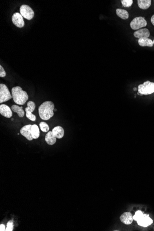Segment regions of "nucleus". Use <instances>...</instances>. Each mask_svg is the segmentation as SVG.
I'll list each match as a JSON object with an SVG mask.
<instances>
[{
    "label": "nucleus",
    "mask_w": 154,
    "mask_h": 231,
    "mask_svg": "<svg viewBox=\"0 0 154 231\" xmlns=\"http://www.w3.org/2000/svg\"><path fill=\"white\" fill-rule=\"evenodd\" d=\"M55 105L51 101H46L42 103L38 108V113L41 119L49 120L54 116Z\"/></svg>",
    "instance_id": "nucleus-1"
},
{
    "label": "nucleus",
    "mask_w": 154,
    "mask_h": 231,
    "mask_svg": "<svg viewBox=\"0 0 154 231\" xmlns=\"http://www.w3.org/2000/svg\"><path fill=\"white\" fill-rule=\"evenodd\" d=\"M12 96L13 101L18 105H24L29 98L26 91L22 90L20 86L13 87L12 89Z\"/></svg>",
    "instance_id": "nucleus-2"
},
{
    "label": "nucleus",
    "mask_w": 154,
    "mask_h": 231,
    "mask_svg": "<svg viewBox=\"0 0 154 231\" xmlns=\"http://www.w3.org/2000/svg\"><path fill=\"white\" fill-rule=\"evenodd\" d=\"M138 91L142 95H150L154 93V83L149 81L145 82L138 86Z\"/></svg>",
    "instance_id": "nucleus-3"
},
{
    "label": "nucleus",
    "mask_w": 154,
    "mask_h": 231,
    "mask_svg": "<svg viewBox=\"0 0 154 231\" xmlns=\"http://www.w3.org/2000/svg\"><path fill=\"white\" fill-rule=\"evenodd\" d=\"M147 25V21L144 17H136L130 23L131 28L134 30H138L142 27H145Z\"/></svg>",
    "instance_id": "nucleus-4"
},
{
    "label": "nucleus",
    "mask_w": 154,
    "mask_h": 231,
    "mask_svg": "<svg viewBox=\"0 0 154 231\" xmlns=\"http://www.w3.org/2000/svg\"><path fill=\"white\" fill-rule=\"evenodd\" d=\"M13 98L7 86L3 84H0V103L8 101Z\"/></svg>",
    "instance_id": "nucleus-5"
},
{
    "label": "nucleus",
    "mask_w": 154,
    "mask_h": 231,
    "mask_svg": "<svg viewBox=\"0 0 154 231\" xmlns=\"http://www.w3.org/2000/svg\"><path fill=\"white\" fill-rule=\"evenodd\" d=\"M20 14L23 17L28 20H31L33 18L34 12L30 6L27 5H21L20 8Z\"/></svg>",
    "instance_id": "nucleus-6"
},
{
    "label": "nucleus",
    "mask_w": 154,
    "mask_h": 231,
    "mask_svg": "<svg viewBox=\"0 0 154 231\" xmlns=\"http://www.w3.org/2000/svg\"><path fill=\"white\" fill-rule=\"evenodd\" d=\"M12 20L13 24L18 27L22 28L25 26L23 16L20 13L16 12L14 13L12 18Z\"/></svg>",
    "instance_id": "nucleus-7"
},
{
    "label": "nucleus",
    "mask_w": 154,
    "mask_h": 231,
    "mask_svg": "<svg viewBox=\"0 0 154 231\" xmlns=\"http://www.w3.org/2000/svg\"><path fill=\"white\" fill-rule=\"evenodd\" d=\"M31 125H27L23 126L20 130V133L25 137L29 141H31L33 139L31 134Z\"/></svg>",
    "instance_id": "nucleus-8"
},
{
    "label": "nucleus",
    "mask_w": 154,
    "mask_h": 231,
    "mask_svg": "<svg viewBox=\"0 0 154 231\" xmlns=\"http://www.w3.org/2000/svg\"><path fill=\"white\" fill-rule=\"evenodd\" d=\"M0 114L7 118L11 117L13 115L11 108L6 104L0 105Z\"/></svg>",
    "instance_id": "nucleus-9"
},
{
    "label": "nucleus",
    "mask_w": 154,
    "mask_h": 231,
    "mask_svg": "<svg viewBox=\"0 0 154 231\" xmlns=\"http://www.w3.org/2000/svg\"><path fill=\"white\" fill-rule=\"evenodd\" d=\"M134 36L136 38H148L150 36V32L147 28L140 29L134 32Z\"/></svg>",
    "instance_id": "nucleus-10"
},
{
    "label": "nucleus",
    "mask_w": 154,
    "mask_h": 231,
    "mask_svg": "<svg viewBox=\"0 0 154 231\" xmlns=\"http://www.w3.org/2000/svg\"><path fill=\"white\" fill-rule=\"evenodd\" d=\"M137 222L139 226L144 227H146L153 223L152 219L149 218L148 215L145 214L143 215V216Z\"/></svg>",
    "instance_id": "nucleus-11"
},
{
    "label": "nucleus",
    "mask_w": 154,
    "mask_h": 231,
    "mask_svg": "<svg viewBox=\"0 0 154 231\" xmlns=\"http://www.w3.org/2000/svg\"><path fill=\"white\" fill-rule=\"evenodd\" d=\"M120 221L126 225L131 224L133 221V217L131 213L125 212L120 217Z\"/></svg>",
    "instance_id": "nucleus-12"
},
{
    "label": "nucleus",
    "mask_w": 154,
    "mask_h": 231,
    "mask_svg": "<svg viewBox=\"0 0 154 231\" xmlns=\"http://www.w3.org/2000/svg\"><path fill=\"white\" fill-rule=\"evenodd\" d=\"M52 132L54 136L58 139L63 138L64 135V130L61 126H57L54 127Z\"/></svg>",
    "instance_id": "nucleus-13"
},
{
    "label": "nucleus",
    "mask_w": 154,
    "mask_h": 231,
    "mask_svg": "<svg viewBox=\"0 0 154 231\" xmlns=\"http://www.w3.org/2000/svg\"><path fill=\"white\" fill-rule=\"evenodd\" d=\"M45 141L48 145L55 144L56 141V137L53 134L52 131H49L45 136Z\"/></svg>",
    "instance_id": "nucleus-14"
},
{
    "label": "nucleus",
    "mask_w": 154,
    "mask_h": 231,
    "mask_svg": "<svg viewBox=\"0 0 154 231\" xmlns=\"http://www.w3.org/2000/svg\"><path fill=\"white\" fill-rule=\"evenodd\" d=\"M138 44L142 47H151L154 45L153 41L148 38H139L138 40Z\"/></svg>",
    "instance_id": "nucleus-15"
},
{
    "label": "nucleus",
    "mask_w": 154,
    "mask_h": 231,
    "mask_svg": "<svg viewBox=\"0 0 154 231\" xmlns=\"http://www.w3.org/2000/svg\"><path fill=\"white\" fill-rule=\"evenodd\" d=\"M138 5L140 9H147L151 6V0H138Z\"/></svg>",
    "instance_id": "nucleus-16"
},
{
    "label": "nucleus",
    "mask_w": 154,
    "mask_h": 231,
    "mask_svg": "<svg viewBox=\"0 0 154 231\" xmlns=\"http://www.w3.org/2000/svg\"><path fill=\"white\" fill-rule=\"evenodd\" d=\"M12 110L14 113H16L18 114V116L20 118L24 117L25 115V112L23 109V107H19L18 105H13L12 106Z\"/></svg>",
    "instance_id": "nucleus-17"
},
{
    "label": "nucleus",
    "mask_w": 154,
    "mask_h": 231,
    "mask_svg": "<svg viewBox=\"0 0 154 231\" xmlns=\"http://www.w3.org/2000/svg\"><path fill=\"white\" fill-rule=\"evenodd\" d=\"M116 13L118 16L124 20H126L129 18L128 12L126 10L120 9H116Z\"/></svg>",
    "instance_id": "nucleus-18"
},
{
    "label": "nucleus",
    "mask_w": 154,
    "mask_h": 231,
    "mask_svg": "<svg viewBox=\"0 0 154 231\" xmlns=\"http://www.w3.org/2000/svg\"><path fill=\"white\" fill-rule=\"evenodd\" d=\"M31 134L33 139H38L40 136L39 127L36 124H34L31 127Z\"/></svg>",
    "instance_id": "nucleus-19"
},
{
    "label": "nucleus",
    "mask_w": 154,
    "mask_h": 231,
    "mask_svg": "<svg viewBox=\"0 0 154 231\" xmlns=\"http://www.w3.org/2000/svg\"><path fill=\"white\" fill-rule=\"evenodd\" d=\"M36 108V104L33 101H29L27 103V107L25 108V111L27 113H32Z\"/></svg>",
    "instance_id": "nucleus-20"
},
{
    "label": "nucleus",
    "mask_w": 154,
    "mask_h": 231,
    "mask_svg": "<svg viewBox=\"0 0 154 231\" xmlns=\"http://www.w3.org/2000/svg\"><path fill=\"white\" fill-rule=\"evenodd\" d=\"M39 126H40V129H41L42 132L46 133V132H48V131H49V126H48V125L46 122H40V124H39Z\"/></svg>",
    "instance_id": "nucleus-21"
},
{
    "label": "nucleus",
    "mask_w": 154,
    "mask_h": 231,
    "mask_svg": "<svg viewBox=\"0 0 154 231\" xmlns=\"http://www.w3.org/2000/svg\"><path fill=\"white\" fill-rule=\"evenodd\" d=\"M121 2L123 7L129 8L133 4V1L132 0H121Z\"/></svg>",
    "instance_id": "nucleus-22"
},
{
    "label": "nucleus",
    "mask_w": 154,
    "mask_h": 231,
    "mask_svg": "<svg viewBox=\"0 0 154 231\" xmlns=\"http://www.w3.org/2000/svg\"><path fill=\"white\" fill-rule=\"evenodd\" d=\"M143 215H144V214L141 211H137L136 212L135 215L133 216V220L136 221H138L143 216Z\"/></svg>",
    "instance_id": "nucleus-23"
},
{
    "label": "nucleus",
    "mask_w": 154,
    "mask_h": 231,
    "mask_svg": "<svg viewBox=\"0 0 154 231\" xmlns=\"http://www.w3.org/2000/svg\"><path fill=\"white\" fill-rule=\"evenodd\" d=\"M26 116L28 119H30L32 121H35L36 120V116L33 115L32 113H27L26 112Z\"/></svg>",
    "instance_id": "nucleus-24"
},
{
    "label": "nucleus",
    "mask_w": 154,
    "mask_h": 231,
    "mask_svg": "<svg viewBox=\"0 0 154 231\" xmlns=\"http://www.w3.org/2000/svg\"><path fill=\"white\" fill-rule=\"evenodd\" d=\"M13 225L12 221H10L7 223V228H6V231H12L13 230Z\"/></svg>",
    "instance_id": "nucleus-25"
},
{
    "label": "nucleus",
    "mask_w": 154,
    "mask_h": 231,
    "mask_svg": "<svg viewBox=\"0 0 154 231\" xmlns=\"http://www.w3.org/2000/svg\"><path fill=\"white\" fill-rule=\"evenodd\" d=\"M6 73L4 68L1 65L0 66V77H4L6 76Z\"/></svg>",
    "instance_id": "nucleus-26"
},
{
    "label": "nucleus",
    "mask_w": 154,
    "mask_h": 231,
    "mask_svg": "<svg viewBox=\"0 0 154 231\" xmlns=\"http://www.w3.org/2000/svg\"><path fill=\"white\" fill-rule=\"evenodd\" d=\"M5 230H6V228H5V225L3 224H1L0 225V231H4Z\"/></svg>",
    "instance_id": "nucleus-27"
},
{
    "label": "nucleus",
    "mask_w": 154,
    "mask_h": 231,
    "mask_svg": "<svg viewBox=\"0 0 154 231\" xmlns=\"http://www.w3.org/2000/svg\"><path fill=\"white\" fill-rule=\"evenodd\" d=\"M150 21H151V23H152V25L154 26V14L153 15V16H152V17H151V20H150Z\"/></svg>",
    "instance_id": "nucleus-28"
},
{
    "label": "nucleus",
    "mask_w": 154,
    "mask_h": 231,
    "mask_svg": "<svg viewBox=\"0 0 154 231\" xmlns=\"http://www.w3.org/2000/svg\"><path fill=\"white\" fill-rule=\"evenodd\" d=\"M133 90H134V91H136L137 90V89L135 87V88H133Z\"/></svg>",
    "instance_id": "nucleus-29"
},
{
    "label": "nucleus",
    "mask_w": 154,
    "mask_h": 231,
    "mask_svg": "<svg viewBox=\"0 0 154 231\" xmlns=\"http://www.w3.org/2000/svg\"><path fill=\"white\" fill-rule=\"evenodd\" d=\"M54 110H55V111H57V109H56V108H55V109H54Z\"/></svg>",
    "instance_id": "nucleus-30"
},
{
    "label": "nucleus",
    "mask_w": 154,
    "mask_h": 231,
    "mask_svg": "<svg viewBox=\"0 0 154 231\" xmlns=\"http://www.w3.org/2000/svg\"><path fill=\"white\" fill-rule=\"evenodd\" d=\"M13 120V119H12V120Z\"/></svg>",
    "instance_id": "nucleus-31"
},
{
    "label": "nucleus",
    "mask_w": 154,
    "mask_h": 231,
    "mask_svg": "<svg viewBox=\"0 0 154 231\" xmlns=\"http://www.w3.org/2000/svg\"><path fill=\"white\" fill-rule=\"evenodd\" d=\"M153 44H154V41H153Z\"/></svg>",
    "instance_id": "nucleus-32"
},
{
    "label": "nucleus",
    "mask_w": 154,
    "mask_h": 231,
    "mask_svg": "<svg viewBox=\"0 0 154 231\" xmlns=\"http://www.w3.org/2000/svg\"></svg>",
    "instance_id": "nucleus-33"
}]
</instances>
